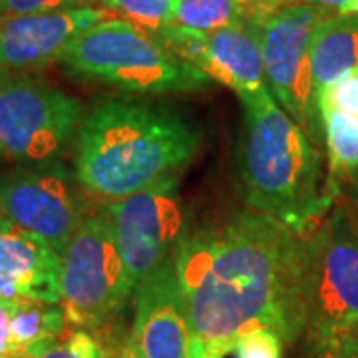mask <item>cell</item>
I'll return each instance as SVG.
<instances>
[{
  "label": "cell",
  "mask_w": 358,
  "mask_h": 358,
  "mask_svg": "<svg viewBox=\"0 0 358 358\" xmlns=\"http://www.w3.org/2000/svg\"><path fill=\"white\" fill-rule=\"evenodd\" d=\"M322 136L329 154V179L324 189L336 197L338 185L358 171V117L343 112L320 114Z\"/></svg>",
  "instance_id": "cell-18"
},
{
  "label": "cell",
  "mask_w": 358,
  "mask_h": 358,
  "mask_svg": "<svg viewBox=\"0 0 358 358\" xmlns=\"http://www.w3.org/2000/svg\"><path fill=\"white\" fill-rule=\"evenodd\" d=\"M327 358H358V345H348Z\"/></svg>",
  "instance_id": "cell-26"
},
{
  "label": "cell",
  "mask_w": 358,
  "mask_h": 358,
  "mask_svg": "<svg viewBox=\"0 0 358 358\" xmlns=\"http://www.w3.org/2000/svg\"><path fill=\"white\" fill-rule=\"evenodd\" d=\"M197 150L199 131L176 110L117 96L82 117L74 138V169L86 192L115 201L176 176Z\"/></svg>",
  "instance_id": "cell-2"
},
{
  "label": "cell",
  "mask_w": 358,
  "mask_h": 358,
  "mask_svg": "<svg viewBox=\"0 0 358 358\" xmlns=\"http://www.w3.org/2000/svg\"><path fill=\"white\" fill-rule=\"evenodd\" d=\"M282 345L285 341L275 331L259 327L239 336L231 352L235 358H282Z\"/></svg>",
  "instance_id": "cell-21"
},
{
  "label": "cell",
  "mask_w": 358,
  "mask_h": 358,
  "mask_svg": "<svg viewBox=\"0 0 358 358\" xmlns=\"http://www.w3.org/2000/svg\"><path fill=\"white\" fill-rule=\"evenodd\" d=\"M0 355H4V357H16L13 333H10L8 301H0Z\"/></svg>",
  "instance_id": "cell-24"
},
{
  "label": "cell",
  "mask_w": 358,
  "mask_h": 358,
  "mask_svg": "<svg viewBox=\"0 0 358 358\" xmlns=\"http://www.w3.org/2000/svg\"><path fill=\"white\" fill-rule=\"evenodd\" d=\"M279 6V0H178L171 24L201 34L237 24L261 26Z\"/></svg>",
  "instance_id": "cell-16"
},
{
  "label": "cell",
  "mask_w": 358,
  "mask_h": 358,
  "mask_svg": "<svg viewBox=\"0 0 358 358\" xmlns=\"http://www.w3.org/2000/svg\"><path fill=\"white\" fill-rule=\"evenodd\" d=\"M90 213L84 193L56 162L0 178V215L46 241L58 257Z\"/></svg>",
  "instance_id": "cell-10"
},
{
  "label": "cell",
  "mask_w": 358,
  "mask_h": 358,
  "mask_svg": "<svg viewBox=\"0 0 358 358\" xmlns=\"http://www.w3.org/2000/svg\"><path fill=\"white\" fill-rule=\"evenodd\" d=\"M126 350L134 358H195L173 255L138 282Z\"/></svg>",
  "instance_id": "cell-12"
},
{
  "label": "cell",
  "mask_w": 358,
  "mask_h": 358,
  "mask_svg": "<svg viewBox=\"0 0 358 358\" xmlns=\"http://www.w3.org/2000/svg\"><path fill=\"white\" fill-rule=\"evenodd\" d=\"M58 268L50 245L0 215V301L60 305Z\"/></svg>",
  "instance_id": "cell-14"
},
{
  "label": "cell",
  "mask_w": 358,
  "mask_h": 358,
  "mask_svg": "<svg viewBox=\"0 0 358 358\" xmlns=\"http://www.w3.org/2000/svg\"><path fill=\"white\" fill-rule=\"evenodd\" d=\"M78 6H96L98 0H0V16H18V14L52 13Z\"/></svg>",
  "instance_id": "cell-23"
},
{
  "label": "cell",
  "mask_w": 358,
  "mask_h": 358,
  "mask_svg": "<svg viewBox=\"0 0 358 358\" xmlns=\"http://www.w3.org/2000/svg\"><path fill=\"white\" fill-rule=\"evenodd\" d=\"M112 227L129 282L136 291L159 263L173 255L185 233L183 201L176 176L159 179L143 192L103 205Z\"/></svg>",
  "instance_id": "cell-9"
},
{
  "label": "cell",
  "mask_w": 358,
  "mask_h": 358,
  "mask_svg": "<svg viewBox=\"0 0 358 358\" xmlns=\"http://www.w3.org/2000/svg\"><path fill=\"white\" fill-rule=\"evenodd\" d=\"M98 8L150 34H157L173 22L178 0H98Z\"/></svg>",
  "instance_id": "cell-19"
},
{
  "label": "cell",
  "mask_w": 358,
  "mask_h": 358,
  "mask_svg": "<svg viewBox=\"0 0 358 358\" xmlns=\"http://www.w3.org/2000/svg\"><path fill=\"white\" fill-rule=\"evenodd\" d=\"M239 141L241 193L251 209L308 235L334 205L320 187L322 164L315 141L265 88L243 96Z\"/></svg>",
  "instance_id": "cell-3"
},
{
  "label": "cell",
  "mask_w": 358,
  "mask_h": 358,
  "mask_svg": "<svg viewBox=\"0 0 358 358\" xmlns=\"http://www.w3.org/2000/svg\"><path fill=\"white\" fill-rule=\"evenodd\" d=\"M355 68H358V16L329 13L317 24L310 38L315 100L336 78Z\"/></svg>",
  "instance_id": "cell-15"
},
{
  "label": "cell",
  "mask_w": 358,
  "mask_h": 358,
  "mask_svg": "<svg viewBox=\"0 0 358 358\" xmlns=\"http://www.w3.org/2000/svg\"><path fill=\"white\" fill-rule=\"evenodd\" d=\"M279 4L281 6H287V4H313V6L333 10V13H345L348 0H279Z\"/></svg>",
  "instance_id": "cell-25"
},
{
  "label": "cell",
  "mask_w": 358,
  "mask_h": 358,
  "mask_svg": "<svg viewBox=\"0 0 358 358\" xmlns=\"http://www.w3.org/2000/svg\"><path fill=\"white\" fill-rule=\"evenodd\" d=\"M352 179H355V185H357V189H358V171L355 173V178H352Z\"/></svg>",
  "instance_id": "cell-30"
},
{
  "label": "cell",
  "mask_w": 358,
  "mask_h": 358,
  "mask_svg": "<svg viewBox=\"0 0 358 358\" xmlns=\"http://www.w3.org/2000/svg\"><path fill=\"white\" fill-rule=\"evenodd\" d=\"M301 336L319 358L358 345V221L348 205L307 235Z\"/></svg>",
  "instance_id": "cell-4"
},
{
  "label": "cell",
  "mask_w": 358,
  "mask_h": 358,
  "mask_svg": "<svg viewBox=\"0 0 358 358\" xmlns=\"http://www.w3.org/2000/svg\"><path fill=\"white\" fill-rule=\"evenodd\" d=\"M329 13L333 10L313 4H287L279 6L261 24V50L268 90L315 143L322 134V124L313 92L310 38Z\"/></svg>",
  "instance_id": "cell-8"
},
{
  "label": "cell",
  "mask_w": 358,
  "mask_h": 358,
  "mask_svg": "<svg viewBox=\"0 0 358 358\" xmlns=\"http://www.w3.org/2000/svg\"><path fill=\"white\" fill-rule=\"evenodd\" d=\"M103 18L96 6L0 16V70L28 72L58 62L82 32Z\"/></svg>",
  "instance_id": "cell-13"
},
{
  "label": "cell",
  "mask_w": 358,
  "mask_h": 358,
  "mask_svg": "<svg viewBox=\"0 0 358 358\" xmlns=\"http://www.w3.org/2000/svg\"><path fill=\"white\" fill-rule=\"evenodd\" d=\"M199 358H223L221 355H217V352H207V355H203V357Z\"/></svg>",
  "instance_id": "cell-28"
},
{
  "label": "cell",
  "mask_w": 358,
  "mask_h": 358,
  "mask_svg": "<svg viewBox=\"0 0 358 358\" xmlns=\"http://www.w3.org/2000/svg\"><path fill=\"white\" fill-rule=\"evenodd\" d=\"M84 108L50 82L0 70V155L18 164L54 162L76 138Z\"/></svg>",
  "instance_id": "cell-7"
},
{
  "label": "cell",
  "mask_w": 358,
  "mask_h": 358,
  "mask_svg": "<svg viewBox=\"0 0 358 358\" xmlns=\"http://www.w3.org/2000/svg\"><path fill=\"white\" fill-rule=\"evenodd\" d=\"M319 115L327 112H343L358 117V68L336 78L317 98Z\"/></svg>",
  "instance_id": "cell-20"
},
{
  "label": "cell",
  "mask_w": 358,
  "mask_h": 358,
  "mask_svg": "<svg viewBox=\"0 0 358 358\" xmlns=\"http://www.w3.org/2000/svg\"><path fill=\"white\" fill-rule=\"evenodd\" d=\"M16 358H36L66 334L64 308L42 301H8Z\"/></svg>",
  "instance_id": "cell-17"
},
{
  "label": "cell",
  "mask_w": 358,
  "mask_h": 358,
  "mask_svg": "<svg viewBox=\"0 0 358 358\" xmlns=\"http://www.w3.org/2000/svg\"><path fill=\"white\" fill-rule=\"evenodd\" d=\"M120 358H134V357H131V355H129L128 350H126V352H124V355H120Z\"/></svg>",
  "instance_id": "cell-29"
},
{
  "label": "cell",
  "mask_w": 358,
  "mask_h": 358,
  "mask_svg": "<svg viewBox=\"0 0 358 358\" xmlns=\"http://www.w3.org/2000/svg\"><path fill=\"white\" fill-rule=\"evenodd\" d=\"M74 76L134 94H176L209 82L181 64L154 34L110 18L82 32L58 60Z\"/></svg>",
  "instance_id": "cell-5"
},
{
  "label": "cell",
  "mask_w": 358,
  "mask_h": 358,
  "mask_svg": "<svg viewBox=\"0 0 358 358\" xmlns=\"http://www.w3.org/2000/svg\"><path fill=\"white\" fill-rule=\"evenodd\" d=\"M60 307L70 327L100 331L122 313L134 287L106 207L92 211L60 253Z\"/></svg>",
  "instance_id": "cell-6"
},
{
  "label": "cell",
  "mask_w": 358,
  "mask_h": 358,
  "mask_svg": "<svg viewBox=\"0 0 358 358\" xmlns=\"http://www.w3.org/2000/svg\"><path fill=\"white\" fill-rule=\"evenodd\" d=\"M343 14H357L358 16V0H348V4H346L345 13Z\"/></svg>",
  "instance_id": "cell-27"
},
{
  "label": "cell",
  "mask_w": 358,
  "mask_h": 358,
  "mask_svg": "<svg viewBox=\"0 0 358 358\" xmlns=\"http://www.w3.org/2000/svg\"><path fill=\"white\" fill-rule=\"evenodd\" d=\"M0 358H16V357H4V355H0Z\"/></svg>",
  "instance_id": "cell-31"
},
{
  "label": "cell",
  "mask_w": 358,
  "mask_h": 358,
  "mask_svg": "<svg viewBox=\"0 0 358 358\" xmlns=\"http://www.w3.org/2000/svg\"><path fill=\"white\" fill-rule=\"evenodd\" d=\"M155 40L181 64L189 66L207 82L235 90L239 98L268 88L261 50V26L237 24L209 34L167 26Z\"/></svg>",
  "instance_id": "cell-11"
},
{
  "label": "cell",
  "mask_w": 358,
  "mask_h": 358,
  "mask_svg": "<svg viewBox=\"0 0 358 358\" xmlns=\"http://www.w3.org/2000/svg\"><path fill=\"white\" fill-rule=\"evenodd\" d=\"M305 241V233L255 209L183 233L173 259L195 358L225 357L259 327L285 345L303 334Z\"/></svg>",
  "instance_id": "cell-1"
},
{
  "label": "cell",
  "mask_w": 358,
  "mask_h": 358,
  "mask_svg": "<svg viewBox=\"0 0 358 358\" xmlns=\"http://www.w3.org/2000/svg\"><path fill=\"white\" fill-rule=\"evenodd\" d=\"M36 358H106V355L94 334L76 329L74 333L64 334Z\"/></svg>",
  "instance_id": "cell-22"
}]
</instances>
